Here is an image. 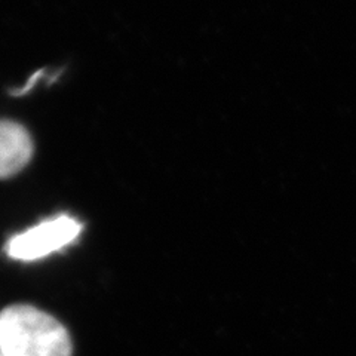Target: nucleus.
<instances>
[{"label": "nucleus", "mask_w": 356, "mask_h": 356, "mask_svg": "<svg viewBox=\"0 0 356 356\" xmlns=\"http://www.w3.org/2000/svg\"><path fill=\"white\" fill-rule=\"evenodd\" d=\"M33 156V141L27 129L13 120H0V178L26 168Z\"/></svg>", "instance_id": "3"}, {"label": "nucleus", "mask_w": 356, "mask_h": 356, "mask_svg": "<svg viewBox=\"0 0 356 356\" xmlns=\"http://www.w3.org/2000/svg\"><path fill=\"white\" fill-rule=\"evenodd\" d=\"M42 76V70H39V72H36L35 74H33L31 77H30V79H29V82H27V85H24V86H22V88H19L18 89V91H15L14 94L15 95H24L26 92H29L30 91V89L33 88V85H35V83H38V81H39V77Z\"/></svg>", "instance_id": "4"}, {"label": "nucleus", "mask_w": 356, "mask_h": 356, "mask_svg": "<svg viewBox=\"0 0 356 356\" xmlns=\"http://www.w3.org/2000/svg\"><path fill=\"white\" fill-rule=\"evenodd\" d=\"M0 356H72V340L54 316L14 305L0 314Z\"/></svg>", "instance_id": "1"}, {"label": "nucleus", "mask_w": 356, "mask_h": 356, "mask_svg": "<svg viewBox=\"0 0 356 356\" xmlns=\"http://www.w3.org/2000/svg\"><path fill=\"white\" fill-rule=\"evenodd\" d=\"M82 225L70 216L44 220L31 229L10 238L6 254L19 261H35L63 250L81 235Z\"/></svg>", "instance_id": "2"}]
</instances>
